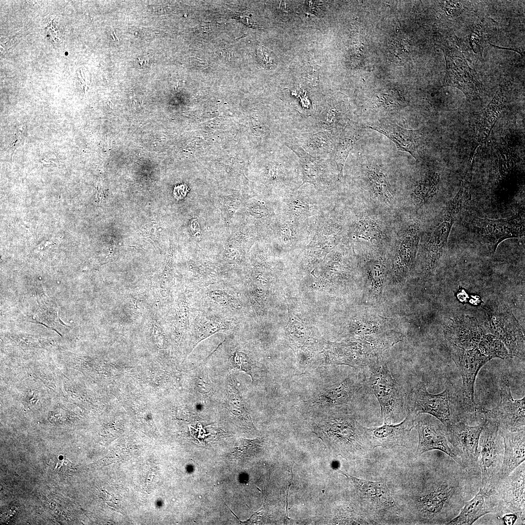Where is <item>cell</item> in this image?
Listing matches in <instances>:
<instances>
[{"label":"cell","mask_w":525,"mask_h":525,"mask_svg":"<svg viewBox=\"0 0 525 525\" xmlns=\"http://www.w3.org/2000/svg\"><path fill=\"white\" fill-rule=\"evenodd\" d=\"M481 471H469L445 454L434 470L420 474L413 486L409 507L415 523L446 525L477 492Z\"/></svg>","instance_id":"6da1fadb"},{"label":"cell","mask_w":525,"mask_h":525,"mask_svg":"<svg viewBox=\"0 0 525 525\" xmlns=\"http://www.w3.org/2000/svg\"><path fill=\"white\" fill-rule=\"evenodd\" d=\"M402 340L401 334L392 331L375 335L354 337L339 343H329L326 351L327 365H345L355 368L379 364L383 353Z\"/></svg>","instance_id":"7a4b0ae2"},{"label":"cell","mask_w":525,"mask_h":525,"mask_svg":"<svg viewBox=\"0 0 525 525\" xmlns=\"http://www.w3.org/2000/svg\"><path fill=\"white\" fill-rule=\"evenodd\" d=\"M314 432L340 455L352 458L367 457L372 447L361 425L351 414L343 410L326 414L314 423Z\"/></svg>","instance_id":"3957f363"},{"label":"cell","mask_w":525,"mask_h":525,"mask_svg":"<svg viewBox=\"0 0 525 525\" xmlns=\"http://www.w3.org/2000/svg\"><path fill=\"white\" fill-rule=\"evenodd\" d=\"M472 181L464 177L457 193L450 201L425 243L422 270L428 275L436 266L448 241L454 224L466 198H470Z\"/></svg>","instance_id":"277c9868"},{"label":"cell","mask_w":525,"mask_h":525,"mask_svg":"<svg viewBox=\"0 0 525 525\" xmlns=\"http://www.w3.org/2000/svg\"><path fill=\"white\" fill-rule=\"evenodd\" d=\"M479 467L481 473L480 488L492 490L502 478L504 445L498 424L485 419L478 444Z\"/></svg>","instance_id":"5b68a950"},{"label":"cell","mask_w":525,"mask_h":525,"mask_svg":"<svg viewBox=\"0 0 525 525\" xmlns=\"http://www.w3.org/2000/svg\"><path fill=\"white\" fill-rule=\"evenodd\" d=\"M483 308L486 316L483 324L487 332L503 343L510 357L524 360V330L511 310L506 305L495 302Z\"/></svg>","instance_id":"8992f818"},{"label":"cell","mask_w":525,"mask_h":525,"mask_svg":"<svg viewBox=\"0 0 525 525\" xmlns=\"http://www.w3.org/2000/svg\"><path fill=\"white\" fill-rule=\"evenodd\" d=\"M366 383L377 400L385 423L391 424L404 410L402 387L393 377L387 365L381 361L369 368Z\"/></svg>","instance_id":"52a82bcc"},{"label":"cell","mask_w":525,"mask_h":525,"mask_svg":"<svg viewBox=\"0 0 525 525\" xmlns=\"http://www.w3.org/2000/svg\"><path fill=\"white\" fill-rule=\"evenodd\" d=\"M364 383L361 376L350 375L339 382L319 389L308 399L300 402L298 406L325 414L343 410V407L351 403Z\"/></svg>","instance_id":"ba28073f"},{"label":"cell","mask_w":525,"mask_h":525,"mask_svg":"<svg viewBox=\"0 0 525 525\" xmlns=\"http://www.w3.org/2000/svg\"><path fill=\"white\" fill-rule=\"evenodd\" d=\"M498 514H514L521 524L525 517V462L506 477L501 478L491 491Z\"/></svg>","instance_id":"9c48e42d"},{"label":"cell","mask_w":525,"mask_h":525,"mask_svg":"<svg viewBox=\"0 0 525 525\" xmlns=\"http://www.w3.org/2000/svg\"><path fill=\"white\" fill-rule=\"evenodd\" d=\"M484 423L485 420L476 426L455 421L445 429L456 462L468 470H480L478 444Z\"/></svg>","instance_id":"30bf717a"},{"label":"cell","mask_w":525,"mask_h":525,"mask_svg":"<svg viewBox=\"0 0 525 525\" xmlns=\"http://www.w3.org/2000/svg\"><path fill=\"white\" fill-rule=\"evenodd\" d=\"M500 400L497 405L488 409L479 408L485 419L496 422L499 428L514 432L525 429V398L515 400L512 396L507 375L500 380Z\"/></svg>","instance_id":"8fae6325"},{"label":"cell","mask_w":525,"mask_h":525,"mask_svg":"<svg viewBox=\"0 0 525 525\" xmlns=\"http://www.w3.org/2000/svg\"><path fill=\"white\" fill-rule=\"evenodd\" d=\"M473 225L479 240L491 254L504 240L520 238L525 235L524 217L519 212L506 219L476 217L473 221Z\"/></svg>","instance_id":"7c38bea8"},{"label":"cell","mask_w":525,"mask_h":525,"mask_svg":"<svg viewBox=\"0 0 525 525\" xmlns=\"http://www.w3.org/2000/svg\"><path fill=\"white\" fill-rule=\"evenodd\" d=\"M451 398L448 389L439 394H433L427 391L424 383L420 382L411 393L408 411L417 416L422 413L431 415L446 428L455 421L451 412Z\"/></svg>","instance_id":"4fadbf2b"},{"label":"cell","mask_w":525,"mask_h":525,"mask_svg":"<svg viewBox=\"0 0 525 525\" xmlns=\"http://www.w3.org/2000/svg\"><path fill=\"white\" fill-rule=\"evenodd\" d=\"M444 53L446 62L444 85L458 88L468 98L476 97L481 91L480 84L463 53L454 47L445 48Z\"/></svg>","instance_id":"5bb4252c"},{"label":"cell","mask_w":525,"mask_h":525,"mask_svg":"<svg viewBox=\"0 0 525 525\" xmlns=\"http://www.w3.org/2000/svg\"><path fill=\"white\" fill-rule=\"evenodd\" d=\"M337 471L351 482L366 509L378 515L394 511L395 500L385 482L358 478L341 470Z\"/></svg>","instance_id":"9a60e30c"},{"label":"cell","mask_w":525,"mask_h":525,"mask_svg":"<svg viewBox=\"0 0 525 525\" xmlns=\"http://www.w3.org/2000/svg\"><path fill=\"white\" fill-rule=\"evenodd\" d=\"M417 416L407 412L400 423H385L380 427L364 426L365 437L372 449L381 447L392 448L396 446L407 447L411 431L416 427Z\"/></svg>","instance_id":"2e32d148"},{"label":"cell","mask_w":525,"mask_h":525,"mask_svg":"<svg viewBox=\"0 0 525 525\" xmlns=\"http://www.w3.org/2000/svg\"><path fill=\"white\" fill-rule=\"evenodd\" d=\"M418 221L410 224L400 236L392 260V273L394 279H405L414 264L420 237Z\"/></svg>","instance_id":"e0dca14e"},{"label":"cell","mask_w":525,"mask_h":525,"mask_svg":"<svg viewBox=\"0 0 525 525\" xmlns=\"http://www.w3.org/2000/svg\"><path fill=\"white\" fill-rule=\"evenodd\" d=\"M363 298L366 303L376 304L382 302L386 275V261L384 254L366 256L364 264Z\"/></svg>","instance_id":"ac0fdd59"},{"label":"cell","mask_w":525,"mask_h":525,"mask_svg":"<svg viewBox=\"0 0 525 525\" xmlns=\"http://www.w3.org/2000/svg\"><path fill=\"white\" fill-rule=\"evenodd\" d=\"M418 433V444L416 455L420 456L432 450L442 452L455 462L456 457L449 445L445 431L429 419L420 420L416 425Z\"/></svg>","instance_id":"d6986e66"},{"label":"cell","mask_w":525,"mask_h":525,"mask_svg":"<svg viewBox=\"0 0 525 525\" xmlns=\"http://www.w3.org/2000/svg\"><path fill=\"white\" fill-rule=\"evenodd\" d=\"M497 513L498 509L491 491L480 487L476 494L466 501L459 514L446 525H471L488 513Z\"/></svg>","instance_id":"ffe728a7"},{"label":"cell","mask_w":525,"mask_h":525,"mask_svg":"<svg viewBox=\"0 0 525 525\" xmlns=\"http://www.w3.org/2000/svg\"><path fill=\"white\" fill-rule=\"evenodd\" d=\"M499 430L504 445L502 478L509 474L525 461V429L514 432L500 429Z\"/></svg>","instance_id":"44dd1931"},{"label":"cell","mask_w":525,"mask_h":525,"mask_svg":"<svg viewBox=\"0 0 525 525\" xmlns=\"http://www.w3.org/2000/svg\"><path fill=\"white\" fill-rule=\"evenodd\" d=\"M368 127L386 136L395 144L399 150L408 152L417 159L421 135L419 130H409L393 124H380Z\"/></svg>","instance_id":"7402d4cb"},{"label":"cell","mask_w":525,"mask_h":525,"mask_svg":"<svg viewBox=\"0 0 525 525\" xmlns=\"http://www.w3.org/2000/svg\"><path fill=\"white\" fill-rule=\"evenodd\" d=\"M505 105V96L498 89L493 98L480 114L476 123V138L480 144H485L491 131L498 120Z\"/></svg>","instance_id":"603a6c76"},{"label":"cell","mask_w":525,"mask_h":525,"mask_svg":"<svg viewBox=\"0 0 525 525\" xmlns=\"http://www.w3.org/2000/svg\"><path fill=\"white\" fill-rule=\"evenodd\" d=\"M36 297L38 307L32 322L42 324L61 335L59 329L68 326L60 319L56 303L46 295L42 288L40 292H36Z\"/></svg>","instance_id":"cb8c5ba5"},{"label":"cell","mask_w":525,"mask_h":525,"mask_svg":"<svg viewBox=\"0 0 525 525\" xmlns=\"http://www.w3.org/2000/svg\"><path fill=\"white\" fill-rule=\"evenodd\" d=\"M393 322V319L379 315L366 314L354 326L353 337L378 335L394 331Z\"/></svg>","instance_id":"d4e9b609"},{"label":"cell","mask_w":525,"mask_h":525,"mask_svg":"<svg viewBox=\"0 0 525 525\" xmlns=\"http://www.w3.org/2000/svg\"><path fill=\"white\" fill-rule=\"evenodd\" d=\"M287 145L298 156L300 160L303 173V185L305 182L319 185L322 173L321 161L310 155L301 146L297 144Z\"/></svg>","instance_id":"484cf974"},{"label":"cell","mask_w":525,"mask_h":525,"mask_svg":"<svg viewBox=\"0 0 525 525\" xmlns=\"http://www.w3.org/2000/svg\"><path fill=\"white\" fill-rule=\"evenodd\" d=\"M440 175L434 173L420 180L415 187L412 194L413 203L420 206L432 198L437 193L439 184Z\"/></svg>","instance_id":"4316f807"},{"label":"cell","mask_w":525,"mask_h":525,"mask_svg":"<svg viewBox=\"0 0 525 525\" xmlns=\"http://www.w3.org/2000/svg\"><path fill=\"white\" fill-rule=\"evenodd\" d=\"M357 138L351 132H344L336 140L334 147L333 159L336 165L338 178L341 179L346 159Z\"/></svg>","instance_id":"83f0119b"},{"label":"cell","mask_w":525,"mask_h":525,"mask_svg":"<svg viewBox=\"0 0 525 525\" xmlns=\"http://www.w3.org/2000/svg\"><path fill=\"white\" fill-rule=\"evenodd\" d=\"M369 183L375 195L380 200L390 204L393 196L386 176L378 168H370L368 170Z\"/></svg>","instance_id":"f1b7e54d"},{"label":"cell","mask_w":525,"mask_h":525,"mask_svg":"<svg viewBox=\"0 0 525 525\" xmlns=\"http://www.w3.org/2000/svg\"><path fill=\"white\" fill-rule=\"evenodd\" d=\"M229 324V322L224 320L208 317L201 318L197 321L195 328L194 346L217 332L228 329Z\"/></svg>","instance_id":"f546056e"},{"label":"cell","mask_w":525,"mask_h":525,"mask_svg":"<svg viewBox=\"0 0 525 525\" xmlns=\"http://www.w3.org/2000/svg\"><path fill=\"white\" fill-rule=\"evenodd\" d=\"M302 140L303 145L307 151L315 155L324 153L332 145L329 134L323 132L307 135Z\"/></svg>","instance_id":"4dcf8cb0"},{"label":"cell","mask_w":525,"mask_h":525,"mask_svg":"<svg viewBox=\"0 0 525 525\" xmlns=\"http://www.w3.org/2000/svg\"><path fill=\"white\" fill-rule=\"evenodd\" d=\"M355 236L368 241L383 239L384 235L379 226L374 221L364 218L358 221L355 227Z\"/></svg>","instance_id":"1f68e13d"},{"label":"cell","mask_w":525,"mask_h":525,"mask_svg":"<svg viewBox=\"0 0 525 525\" xmlns=\"http://www.w3.org/2000/svg\"><path fill=\"white\" fill-rule=\"evenodd\" d=\"M465 43L474 54L480 57L487 43L486 35L480 25L475 26L465 38Z\"/></svg>","instance_id":"d6a6232c"},{"label":"cell","mask_w":525,"mask_h":525,"mask_svg":"<svg viewBox=\"0 0 525 525\" xmlns=\"http://www.w3.org/2000/svg\"><path fill=\"white\" fill-rule=\"evenodd\" d=\"M208 297L214 302L223 307L239 310L242 308L241 302L227 292L219 289L209 292Z\"/></svg>","instance_id":"836d02e7"},{"label":"cell","mask_w":525,"mask_h":525,"mask_svg":"<svg viewBox=\"0 0 525 525\" xmlns=\"http://www.w3.org/2000/svg\"><path fill=\"white\" fill-rule=\"evenodd\" d=\"M233 358L235 365L249 375L253 380V364L249 357L242 352H236Z\"/></svg>","instance_id":"e575fe53"},{"label":"cell","mask_w":525,"mask_h":525,"mask_svg":"<svg viewBox=\"0 0 525 525\" xmlns=\"http://www.w3.org/2000/svg\"><path fill=\"white\" fill-rule=\"evenodd\" d=\"M257 56L260 63L264 67L272 68L275 62L273 54L264 47H260L257 50Z\"/></svg>","instance_id":"d590c367"},{"label":"cell","mask_w":525,"mask_h":525,"mask_svg":"<svg viewBox=\"0 0 525 525\" xmlns=\"http://www.w3.org/2000/svg\"><path fill=\"white\" fill-rule=\"evenodd\" d=\"M287 205L291 209V210L293 214H303L305 215H307V211L309 210V207L307 204L305 203V201L301 199L298 198H293L290 200H288Z\"/></svg>","instance_id":"8d00e7d4"},{"label":"cell","mask_w":525,"mask_h":525,"mask_svg":"<svg viewBox=\"0 0 525 525\" xmlns=\"http://www.w3.org/2000/svg\"><path fill=\"white\" fill-rule=\"evenodd\" d=\"M199 382L198 383V385L199 387L201 393H208L210 391L211 385L210 381L208 379L205 373L204 375L201 376L200 378Z\"/></svg>","instance_id":"74e56055"},{"label":"cell","mask_w":525,"mask_h":525,"mask_svg":"<svg viewBox=\"0 0 525 525\" xmlns=\"http://www.w3.org/2000/svg\"><path fill=\"white\" fill-rule=\"evenodd\" d=\"M189 190V189L187 185L182 184L174 188L173 191L174 195L176 199H181L186 196Z\"/></svg>","instance_id":"f35d334b"},{"label":"cell","mask_w":525,"mask_h":525,"mask_svg":"<svg viewBox=\"0 0 525 525\" xmlns=\"http://www.w3.org/2000/svg\"><path fill=\"white\" fill-rule=\"evenodd\" d=\"M499 518L501 519L504 525H513L516 521L517 520V516L514 514H506L504 515L502 517H499Z\"/></svg>","instance_id":"ab89813d"}]
</instances>
